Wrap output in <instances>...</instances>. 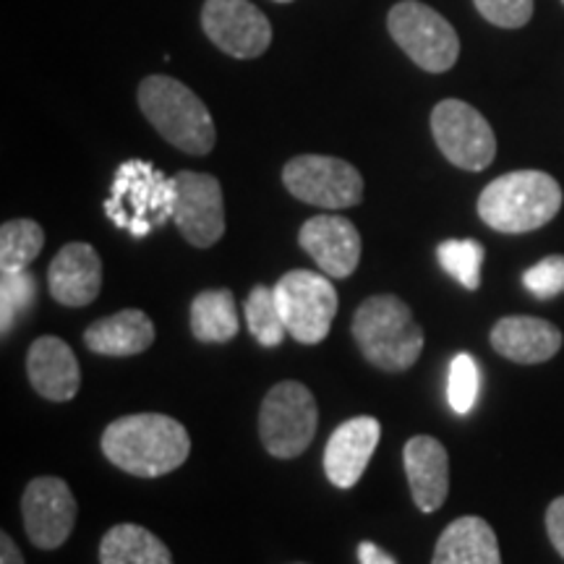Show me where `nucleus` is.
Instances as JSON below:
<instances>
[{"mask_svg": "<svg viewBox=\"0 0 564 564\" xmlns=\"http://www.w3.org/2000/svg\"><path fill=\"white\" fill-rule=\"evenodd\" d=\"M102 453L116 468L139 478L178 470L192 453L186 426L171 415L137 413L112 421L102 434Z\"/></svg>", "mask_w": 564, "mask_h": 564, "instance_id": "obj_1", "label": "nucleus"}, {"mask_svg": "<svg viewBox=\"0 0 564 564\" xmlns=\"http://www.w3.org/2000/svg\"><path fill=\"white\" fill-rule=\"evenodd\" d=\"M562 207V186L544 171L499 175L478 196V217L491 230L520 236L544 228Z\"/></svg>", "mask_w": 564, "mask_h": 564, "instance_id": "obj_2", "label": "nucleus"}, {"mask_svg": "<svg viewBox=\"0 0 564 564\" xmlns=\"http://www.w3.org/2000/svg\"><path fill=\"white\" fill-rule=\"evenodd\" d=\"M352 340L371 366L408 371L423 350V329L398 295H371L352 316Z\"/></svg>", "mask_w": 564, "mask_h": 564, "instance_id": "obj_3", "label": "nucleus"}, {"mask_svg": "<svg viewBox=\"0 0 564 564\" xmlns=\"http://www.w3.org/2000/svg\"><path fill=\"white\" fill-rule=\"evenodd\" d=\"M139 108L167 144L186 154H209L217 141L207 105L171 76H147L139 84Z\"/></svg>", "mask_w": 564, "mask_h": 564, "instance_id": "obj_4", "label": "nucleus"}, {"mask_svg": "<svg viewBox=\"0 0 564 564\" xmlns=\"http://www.w3.org/2000/svg\"><path fill=\"white\" fill-rule=\"evenodd\" d=\"M105 215L112 225L147 238L175 215V178L147 160H126L112 178Z\"/></svg>", "mask_w": 564, "mask_h": 564, "instance_id": "obj_5", "label": "nucleus"}, {"mask_svg": "<svg viewBox=\"0 0 564 564\" xmlns=\"http://www.w3.org/2000/svg\"><path fill=\"white\" fill-rule=\"evenodd\" d=\"M319 408L308 387L301 382H280L267 392L259 411V436L264 449L282 460H291L314 442Z\"/></svg>", "mask_w": 564, "mask_h": 564, "instance_id": "obj_6", "label": "nucleus"}, {"mask_svg": "<svg viewBox=\"0 0 564 564\" xmlns=\"http://www.w3.org/2000/svg\"><path fill=\"white\" fill-rule=\"evenodd\" d=\"M387 26L408 58L429 74H444L457 63L460 40H457L455 26L432 6L403 0L390 11Z\"/></svg>", "mask_w": 564, "mask_h": 564, "instance_id": "obj_7", "label": "nucleus"}, {"mask_svg": "<svg viewBox=\"0 0 564 564\" xmlns=\"http://www.w3.org/2000/svg\"><path fill=\"white\" fill-rule=\"evenodd\" d=\"M288 335L301 345H316L329 335L337 314V291L327 274L293 270L274 285Z\"/></svg>", "mask_w": 564, "mask_h": 564, "instance_id": "obj_8", "label": "nucleus"}, {"mask_svg": "<svg viewBox=\"0 0 564 564\" xmlns=\"http://www.w3.org/2000/svg\"><path fill=\"white\" fill-rule=\"evenodd\" d=\"M282 183L295 199L322 209H348L364 199V178L350 162L327 154H301L282 167Z\"/></svg>", "mask_w": 564, "mask_h": 564, "instance_id": "obj_9", "label": "nucleus"}, {"mask_svg": "<svg viewBox=\"0 0 564 564\" xmlns=\"http://www.w3.org/2000/svg\"><path fill=\"white\" fill-rule=\"evenodd\" d=\"M432 133L440 152L463 171L481 173L497 158V137L474 105L442 100L432 112Z\"/></svg>", "mask_w": 564, "mask_h": 564, "instance_id": "obj_10", "label": "nucleus"}, {"mask_svg": "<svg viewBox=\"0 0 564 564\" xmlns=\"http://www.w3.org/2000/svg\"><path fill=\"white\" fill-rule=\"evenodd\" d=\"M175 178V215L181 236L196 249H209L225 232L223 186L215 175L181 171Z\"/></svg>", "mask_w": 564, "mask_h": 564, "instance_id": "obj_11", "label": "nucleus"}, {"mask_svg": "<svg viewBox=\"0 0 564 564\" xmlns=\"http://www.w3.org/2000/svg\"><path fill=\"white\" fill-rule=\"evenodd\" d=\"M202 30L232 58H259L272 42L270 21L249 0H207L202 9Z\"/></svg>", "mask_w": 564, "mask_h": 564, "instance_id": "obj_12", "label": "nucleus"}, {"mask_svg": "<svg viewBox=\"0 0 564 564\" xmlns=\"http://www.w3.org/2000/svg\"><path fill=\"white\" fill-rule=\"evenodd\" d=\"M24 531L42 552H53L68 541L76 523V499L63 478L42 476L30 481L21 497Z\"/></svg>", "mask_w": 564, "mask_h": 564, "instance_id": "obj_13", "label": "nucleus"}, {"mask_svg": "<svg viewBox=\"0 0 564 564\" xmlns=\"http://www.w3.org/2000/svg\"><path fill=\"white\" fill-rule=\"evenodd\" d=\"M299 243L327 278H350L361 262V236L348 217H312V220L303 223Z\"/></svg>", "mask_w": 564, "mask_h": 564, "instance_id": "obj_14", "label": "nucleus"}, {"mask_svg": "<svg viewBox=\"0 0 564 564\" xmlns=\"http://www.w3.org/2000/svg\"><path fill=\"white\" fill-rule=\"evenodd\" d=\"M382 426L371 415H358L340 423L324 449V474L337 489H352L364 476L373 449H377Z\"/></svg>", "mask_w": 564, "mask_h": 564, "instance_id": "obj_15", "label": "nucleus"}, {"mask_svg": "<svg viewBox=\"0 0 564 564\" xmlns=\"http://www.w3.org/2000/svg\"><path fill=\"white\" fill-rule=\"evenodd\" d=\"M47 288L61 306H89L102 288L100 253L89 243L63 246L47 270Z\"/></svg>", "mask_w": 564, "mask_h": 564, "instance_id": "obj_16", "label": "nucleus"}, {"mask_svg": "<svg viewBox=\"0 0 564 564\" xmlns=\"http://www.w3.org/2000/svg\"><path fill=\"white\" fill-rule=\"evenodd\" d=\"M26 377L37 394L53 403H68L82 387V371L74 350L61 337L45 335L26 352Z\"/></svg>", "mask_w": 564, "mask_h": 564, "instance_id": "obj_17", "label": "nucleus"}, {"mask_svg": "<svg viewBox=\"0 0 564 564\" xmlns=\"http://www.w3.org/2000/svg\"><path fill=\"white\" fill-rule=\"evenodd\" d=\"M408 484L421 512H436L449 494V457L434 436H413L403 449Z\"/></svg>", "mask_w": 564, "mask_h": 564, "instance_id": "obj_18", "label": "nucleus"}, {"mask_svg": "<svg viewBox=\"0 0 564 564\" xmlns=\"http://www.w3.org/2000/svg\"><path fill=\"white\" fill-rule=\"evenodd\" d=\"M491 345L514 364H544L562 348V333L539 316H505L494 324Z\"/></svg>", "mask_w": 564, "mask_h": 564, "instance_id": "obj_19", "label": "nucleus"}, {"mask_svg": "<svg viewBox=\"0 0 564 564\" xmlns=\"http://www.w3.org/2000/svg\"><path fill=\"white\" fill-rule=\"evenodd\" d=\"M432 564H502L497 533L476 514L457 518L436 541Z\"/></svg>", "mask_w": 564, "mask_h": 564, "instance_id": "obj_20", "label": "nucleus"}, {"mask_svg": "<svg viewBox=\"0 0 564 564\" xmlns=\"http://www.w3.org/2000/svg\"><path fill=\"white\" fill-rule=\"evenodd\" d=\"M84 343L91 352H100V356H139L154 343V324L139 308H126V312L105 316L87 327Z\"/></svg>", "mask_w": 564, "mask_h": 564, "instance_id": "obj_21", "label": "nucleus"}, {"mask_svg": "<svg viewBox=\"0 0 564 564\" xmlns=\"http://www.w3.org/2000/svg\"><path fill=\"white\" fill-rule=\"evenodd\" d=\"M100 564H173V556L152 531L123 523L102 535Z\"/></svg>", "mask_w": 564, "mask_h": 564, "instance_id": "obj_22", "label": "nucleus"}, {"mask_svg": "<svg viewBox=\"0 0 564 564\" xmlns=\"http://www.w3.org/2000/svg\"><path fill=\"white\" fill-rule=\"evenodd\" d=\"M238 308L228 288L202 291L192 303V333L199 343H230L238 335Z\"/></svg>", "mask_w": 564, "mask_h": 564, "instance_id": "obj_23", "label": "nucleus"}, {"mask_svg": "<svg viewBox=\"0 0 564 564\" xmlns=\"http://www.w3.org/2000/svg\"><path fill=\"white\" fill-rule=\"evenodd\" d=\"M45 230L34 220H9L0 228V272H24L40 257Z\"/></svg>", "mask_w": 564, "mask_h": 564, "instance_id": "obj_24", "label": "nucleus"}, {"mask_svg": "<svg viewBox=\"0 0 564 564\" xmlns=\"http://www.w3.org/2000/svg\"><path fill=\"white\" fill-rule=\"evenodd\" d=\"M246 324L253 340L264 348H278L285 340L288 327L282 322L278 299H274V288L257 285L246 299Z\"/></svg>", "mask_w": 564, "mask_h": 564, "instance_id": "obj_25", "label": "nucleus"}, {"mask_svg": "<svg viewBox=\"0 0 564 564\" xmlns=\"http://www.w3.org/2000/svg\"><path fill=\"white\" fill-rule=\"evenodd\" d=\"M484 257V246L474 238H449L436 249L442 270L460 282L465 291H478V285H481Z\"/></svg>", "mask_w": 564, "mask_h": 564, "instance_id": "obj_26", "label": "nucleus"}, {"mask_svg": "<svg viewBox=\"0 0 564 564\" xmlns=\"http://www.w3.org/2000/svg\"><path fill=\"white\" fill-rule=\"evenodd\" d=\"M37 301V280L30 272H9L0 280V333L9 335Z\"/></svg>", "mask_w": 564, "mask_h": 564, "instance_id": "obj_27", "label": "nucleus"}, {"mask_svg": "<svg viewBox=\"0 0 564 564\" xmlns=\"http://www.w3.org/2000/svg\"><path fill=\"white\" fill-rule=\"evenodd\" d=\"M478 390H481V371L474 356L468 352H457L449 366V382H447V400L449 408L457 415H465L474 411Z\"/></svg>", "mask_w": 564, "mask_h": 564, "instance_id": "obj_28", "label": "nucleus"}, {"mask_svg": "<svg viewBox=\"0 0 564 564\" xmlns=\"http://www.w3.org/2000/svg\"><path fill=\"white\" fill-rule=\"evenodd\" d=\"M523 285L528 293H533L539 301L556 299L564 293V253L544 257L539 264L523 274Z\"/></svg>", "mask_w": 564, "mask_h": 564, "instance_id": "obj_29", "label": "nucleus"}, {"mask_svg": "<svg viewBox=\"0 0 564 564\" xmlns=\"http://www.w3.org/2000/svg\"><path fill=\"white\" fill-rule=\"evenodd\" d=\"M478 13L494 26L520 30L533 17V0H474Z\"/></svg>", "mask_w": 564, "mask_h": 564, "instance_id": "obj_30", "label": "nucleus"}, {"mask_svg": "<svg viewBox=\"0 0 564 564\" xmlns=\"http://www.w3.org/2000/svg\"><path fill=\"white\" fill-rule=\"evenodd\" d=\"M546 533L556 552L564 556V497L554 499L546 510Z\"/></svg>", "mask_w": 564, "mask_h": 564, "instance_id": "obj_31", "label": "nucleus"}, {"mask_svg": "<svg viewBox=\"0 0 564 564\" xmlns=\"http://www.w3.org/2000/svg\"><path fill=\"white\" fill-rule=\"evenodd\" d=\"M358 562L361 564H398L390 554L384 552V549L371 544V541H364V544L358 546Z\"/></svg>", "mask_w": 564, "mask_h": 564, "instance_id": "obj_32", "label": "nucleus"}, {"mask_svg": "<svg viewBox=\"0 0 564 564\" xmlns=\"http://www.w3.org/2000/svg\"><path fill=\"white\" fill-rule=\"evenodd\" d=\"M0 564H24V556L9 533H0Z\"/></svg>", "mask_w": 564, "mask_h": 564, "instance_id": "obj_33", "label": "nucleus"}, {"mask_svg": "<svg viewBox=\"0 0 564 564\" xmlns=\"http://www.w3.org/2000/svg\"><path fill=\"white\" fill-rule=\"evenodd\" d=\"M274 3H293V0H274Z\"/></svg>", "mask_w": 564, "mask_h": 564, "instance_id": "obj_34", "label": "nucleus"}, {"mask_svg": "<svg viewBox=\"0 0 564 564\" xmlns=\"http://www.w3.org/2000/svg\"><path fill=\"white\" fill-rule=\"evenodd\" d=\"M562 3H564V0H562Z\"/></svg>", "mask_w": 564, "mask_h": 564, "instance_id": "obj_35", "label": "nucleus"}]
</instances>
